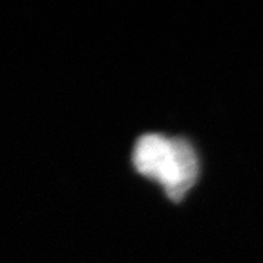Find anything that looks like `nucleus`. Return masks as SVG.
Segmentation results:
<instances>
[{"mask_svg": "<svg viewBox=\"0 0 263 263\" xmlns=\"http://www.w3.org/2000/svg\"><path fill=\"white\" fill-rule=\"evenodd\" d=\"M133 165L142 176L157 181L171 200H180L196 183L199 160L186 139L158 133L143 135L133 149Z\"/></svg>", "mask_w": 263, "mask_h": 263, "instance_id": "1", "label": "nucleus"}]
</instances>
